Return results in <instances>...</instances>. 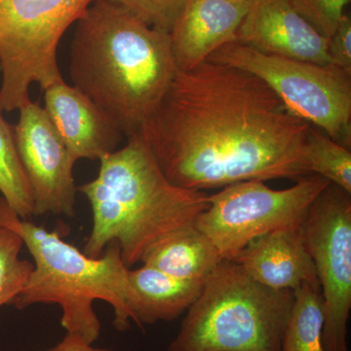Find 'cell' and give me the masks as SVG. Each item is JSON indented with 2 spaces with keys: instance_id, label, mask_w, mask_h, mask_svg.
I'll return each instance as SVG.
<instances>
[{
  "instance_id": "1",
  "label": "cell",
  "mask_w": 351,
  "mask_h": 351,
  "mask_svg": "<svg viewBox=\"0 0 351 351\" xmlns=\"http://www.w3.org/2000/svg\"><path fill=\"white\" fill-rule=\"evenodd\" d=\"M311 127L255 75L205 61L178 69L137 135L168 181L202 191L311 174L304 152Z\"/></svg>"
},
{
  "instance_id": "2",
  "label": "cell",
  "mask_w": 351,
  "mask_h": 351,
  "mask_svg": "<svg viewBox=\"0 0 351 351\" xmlns=\"http://www.w3.org/2000/svg\"><path fill=\"white\" fill-rule=\"evenodd\" d=\"M69 57L73 86L126 138L142 130L178 71L170 34L108 0H96L76 22Z\"/></svg>"
},
{
  "instance_id": "3",
  "label": "cell",
  "mask_w": 351,
  "mask_h": 351,
  "mask_svg": "<svg viewBox=\"0 0 351 351\" xmlns=\"http://www.w3.org/2000/svg\"><path fill=\"white\" fill-rule=\"evenodd\" d=\"M127 140L125 147L100 159L94 180L77 189L89 201L93 218L83 252L98 258L117 242L131 269L171 233L195 226L209 200L203 191L168 181L140 136Z\"/></svg>"
},
{
  "instance_id": "4",
  "label": "cell",
  "mask_w": 351,
  "mask_h": 351,
  "mask_svg": "<svg viewBox=\"0 0 351 351\" xmlns=\"http://www.w3.org/2000/svg\"><path fill=\"white\" fill-rule=\"evenodd\" d=\"M0 223L17 233L34 258L29 280L12 306L18 309L38 304H55L62 309L61 324L66 332L93 343L101 334L94 302H108L119 331L130 328V284L128 267L119 244L108 245L94 258L62 239L54 230L20 218L0 196Z\"/></svg>"
},
{
  "instance_id": "5",
  "label": "cell",
  "mask_w": 351,
  "mask_h": 351,
  "mask_svg": "<svg viewBox=\"0 0 351 351\" xmlns=\"http://www.w3.org/2000/svg\"><path fill=\"white\" fill-rule=\"evenodd\" d=\"M293 304L294 291L267 287L221 261L167 351H281Z\"/></svg>"
},
{
  "instance_id": "6",
  "label": "cell",
  "mask_w": 351,
  "mask_h": 351,
  "mask_svg": "<svg viewBox=\"0 0 351 351\" xmlns=\"http://www.w3.org/2000/svg\"><path fill=\"white\" fill-rule=\"evenodd\" d=\"M96 0H0V108L18 110L31 101L29 87L63 80L60 41Z\"/></svg>"
},
{
  "instance_id": "7",
  "label": "cell",
  "mask_w": 351,
  "mask_h": 351,
  "mask_svg": "<svg viewBox=\"0 0 351 351\" xmlns=\"http://www.w3.org/2000/svg\"><path fill=\"white\" fill-rule=\"evenodd\" d=\"M207 61L255 75L298 117L350 149L351 75L343 69L267 54L239 43L226 44Z\"/></svg>"
},
{
  "instance_id": "8",
  "label": "cell",
  "mask_w": 351,
  "mask_h": 351,
  "mask_svg": "<svg viewBox=\"0 0 351 351\" xmlns=\"http://www.w3.org/2000/svg\"><path fill=\"white\" fill-rule=\"evenodd\" d=\"M330 184L316 174L300 178L281 191L257 180L235 182L208 195L209 207L196 218L195 226L221 260L233 261L254 239L302 225L313 201Z\"/></svg>"
},
{
  "instance_id": "9",
  "label": "cell",
  "mask_w": 351,
  "mask_h": 351,
  "mask_svg": "<svg viewBox=\"0 0 351 351\" xmlns=\"http://www.w3.org/2000/svg\"><path fill=\"white\" fill-rule=\"evenodd\" d=\"M302 232L319 281L325 351H350L348 322L351 309V199L330 184L309 208Z\"/></svg>"
},
{
  "instance_id": "10",
  "label": "cell",
  "mask_w": 351,
  "mask_h": 351,
  "mask_svg": "<svg viewBox=\"0 0 351 351\" xmlns=\"http://www.w3.org/2000/svg\"><path fill=\"white\" fill-rule=\"evenodd\" d=\"M14 127L16 147L34 199V216L54 214L73 218L76 160L53 126L44 108L29 101Z\"/></svg>"
},
{
  "instance_id": "11",
  "label": "cell",
  "mask_w": 351,
  "mask_h": 351,
  "mask_svg": "<svg viewBox=\"0 0 351 351\" xmlns=\"http://www.w3.org/2000/svg\"><path fill=\"white\" fill-rule=\"evenodd\" d=\"M248 1L237 43L267 54L332 64L328 54V38L300 15L292 0Z\"/></svg>"
},
{
  "instance_id": "12",
  "label": "cell",
  "mask_w": 351,
  "mask_h": 351,
  "mask_svg": "<svg viewBox=\"0 0 351 351\" xmlns=\"http://www.w3.org/2000/svg\"><path fill=\"white\" fill-rule=\"evenodd\" d=\"M44 110L76 161L99 160L124 137L117 124L77 88L63 80L43 90Z\"/></svg>"
},
{
  "instance_id": "13",
  "label": "cell",
  "mask_w": 351,
  "mask_h": 351,
  "mask_svg": "<svg viewBox=\"0 0 351 351\" xmlns=\"http://www.w3.org/2000/svg\"><path fill=\"white\" fill-rule=\"evenodd\" d=\"M248 6V0H186L170 32L178 69L195 68L219 48L237 43Z\"/></svg>"
},
{
  "instance_id": "14",
  "label": "cell",
  "mask_w": 351,
  "mask_h": 351,
  "mask_svg": "<svg viewBox=\"0 0 351 351\" xmlns=\"http://www.w3.org/2000/svg\"><path fill=\"white\" fill-rule=\"evenodd\" d=\"M302 226L254 239L233 262L241 265L254 280L276 290L295 291L304 284L320 287Z\"/></svg>"
},
{
  "instance_id": "15",
  "label": "cell",
  "mask_w": 351,
  "mask_h": 351,
  "mask_svg": "<svg viewBox=\"0 0 351 351\" xmlns=\"http://www.w3.org/2000/svg\"><path fill=\"white\" fill-rule=\"evenodd\" d=\"M132 321L138 325L170 322L186 313L200 295L203 283L182 280L151 265L129 269Z\"/></svg>"
},
{
  "instance_id": "16",
  "label": "cell",
  "mask_w": 351,
  "mask_h": 351,
  "mask_svg": "<svg viewBox=\"0 0 351 351\" xmlns=\"http://www.w3.org/2000/svg\"><path fill=\"white\" fill-rule=\"evenodd\" d=\"M221 261L212 242L191 226L176 230L154 245L141 263L182 280L204 283Z\"/></svg>"
},
{
  "instance_id": "17",
  "label": "cell",
  "mask_w": 351,
  "mask_h": 351,
  "mask_svg": "<svg viewBox=\"0 0 351 351\" xmlns=\"http://www.w3.org/2000/svg\"><path fill=\"white\" fill-rule=\"evenodd\" d=\"M324 306L320 287L304 284L294 291V304L281 351H325L322 332Z\"/></svg>"
},
{
  "instance_id": "18",
  "label": "cell",
  "mask_w": 351,
  "mask_h": 351,
  "mask_svg": "<svg viewBox=\"0 0 351 351\" xmlns=\"http://www.w3.org/2000/svg\"><path fill=\"white\" fill-rule=\"evenodd\" d=\"M0 196L20 218L34 216V199L16 147L14 127L0 110Z\"/></svg>"
},
{
  "instance_id": "19",
  "label": "cell",
  "mask_w": 351,
  "mask_h": 351,
  "mask_svg": "<svg viewBox=\"0 0 351 351\" xmlns=\"http://www.w3.org/2000/svg\"><path fill=\"white\" fill-rule=\"evenodd\" d=\"M304 159L311 174L324 178L351 195V152L322 132L309 128Z\"/></svg>"
},
{
  "instance_id": "20",
  "label": "cell",
  "mask_w": 351,
  "mask_h": 351,
  "mask_svg": "<svg viewBox=\"0 0 351 351\" xmlns=\"http://www.w3.org/2000/svg\"><path fill=\"white\" fill-rule=\"evenodd\" d=\"M24 242L0 223V307L12 306L31 276L34 265L20 257Z\"/></svg>"
},
{
  "instance_id": "21",
  "label": "cell",
  "mask_w": 351,
  "mask_h": 351,
  "mask_svg": "<svg viewBox=\"0 0 351 351\" xmlns=\"http://www.w3.org/2000/svg\"><path fill=\"white\" fill-rule=\"evenodd\" d=\"M154 29L170 34L186 0H108Z\"/></svg>"
},
{
  "instance_id": "22",
  "label": "cell",
  "mask_w": 351,
  "mask_h": 351,
  "mask_svg": "<svg viewBox=\"0 0 351 351\" xmlns=\"http://www.w3.org/2000/svg\"><path fill=\"white\" fill-rule=\"evenodd\" d=\"M350 0H292L302 17L324 38L329 39L345 15Z\"/></svg>"
},
{
  "instance_id": "23",
  "label": "cell",
  "mask_w": 351,
  "mask_h": 351,
  "mask_svg": "<svg viewBox=\"0 0 351 351\" xmlns=\"http://www.w3.org/2000/svg\"><path fill=\"white\" fill-rule=\"evenodd\" d=\"M328 54L332 64L351 75V17L345 14L336 31L328 39Z\"/></svg>"
},
{
  "instance_id": "24",
  "label": "cell",
  "mask_w": 351,
  "mask_h": 351,
  "mask_svg": "<svg viewBox=\"0 0 351 351\" xmlns=\"http://www.w3.org/2000/svg\"><path fill=\"white\" fill-rule=\"evenodd\" d=\"M45 351H112L107 348H98L92 346V343H87L80 337L76 336L75 334H69L66 332L64 339L57 343L56 346H52L49 350Z\"/></svg>"
}]
</instances>
